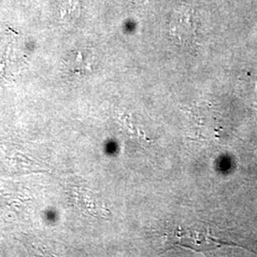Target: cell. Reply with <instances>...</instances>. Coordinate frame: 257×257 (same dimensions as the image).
Returning <instances> with one entry per match:
<instances>
[{
	"mask_svg": "<svg viewBox=\"0 0 257 257\" xmlns=\"http://www.w3.org/2000/svg\"><path fill=\"white\" fill-rule=\"evenodd\" d=\"M171 25L172 30L177 36H192L194 30L193 10L184 8L176 12V14L173 17Z\"/></svg>",
	"mask_w": 257,
	"mask_h": 257,
	"instance_id": "6da1fadb",
	"label": "cell"
},
{
	"mask_svg": "<svg viewBox=\"0 0 257 257\" xmlns=\"http://www.w3.org/2000/svg\"><path fill=\"white\" fill-rule=\"evenodd\" d=\"M221 244H224V243L208 235V233L207 234L199 233L194 237L192 235H185L183 242L181 243V245H183L185 247H190L196 250H208L211 248H215Z\"/></svg>",
	"mask_w": 257,
	"mask_h": 257,
	"instance_id": "7a4b0ae2",
	"label": "cell"
}]
</instances>
